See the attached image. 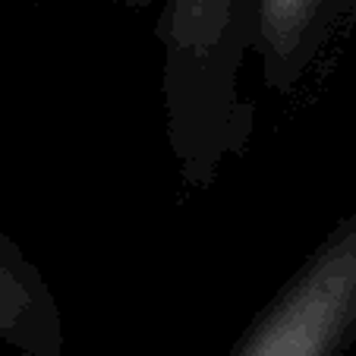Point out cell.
Segmentation results:
<instances>
[{"label":"cell","instance_id":"cell-1","mask_svg":"<svg viewBox=\"0 0 356 356\" xmlns=\"http://www.w3.org/2000/svg\"><path fill=\"white\" fill-rule=\"evenodd\" d=\"M152 3L164 47L170 145L189 183H209L249 139V108L236 79L252 47V0H129L139 10Z\"/></svg>","mask_w":356,"mask_h":356},{"label":"cell","instance_id":"cell-2","mask_svg":"<svg viewBox=\"0 0 356 356\" xmlns=\"http://www.w3.org/2000/svg\"><path fill=\"white\" fill-rule=\"evenodd\" d=\"M356 341V215L337 221L230 356H343Z\"/></svg>","mask_w":356,"mask_h":356},{"label":"cell","instance_id":"cell-3","mask_svg":"<svg viewBox=\"0 0 356 356\" xmlns=\"http://www.w3.org/2000/svg\"><path fill=\"white\" fill-rule=\"evenodd\" d=\"M356 0H252V47L268 92L290 95L316 73L350 22Z\"/></svg>","mask_w":356,"mask_h":356},{"label":"cell","instance_id":"cell-4","mask_svg":"<svg viewBox=\"0 0 356 356\" xmlns=\"http://www.w3.org/2000/svg\"><path fill=\"white\" fill-rule=\"evenodd\" d=\"M60 316L44 277L0 230V343L26 356H60Z\"/></svg>","mask_w":356,"mask_h":356}]
</instances>
